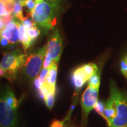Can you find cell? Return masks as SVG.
I'll return each instance as SVG.
<instances>
[{
    "mask_svg": "<svg viewBox=\"0 0 127 127\" xmlns=\"http://www.w3.org/2000/svg\"><path fill=\"white\" fill-rule=\"evenodd\" d=\"M54 61L52 60L50 54L47 51V52H46L45 58H44V60L43 68H50L51 66H52V64L54 63Z\"/></svg>",
    "mask_w": 127,
    "mask_h": 127,
    "instance_id": "obj_19",
    "label": "cell"
},
{
    "mask_svg": "<svg viewBox=\"0 0 127 127\" xmlns=\"http://www.w3.org/2000/svg\"><path fill=\"white\" fill-rule=\"evenodd\" d=\"M23 5L21 4L20 2H17V1H16L13 14H12V15L14 16V17H15V18L21 22H22V21H23L24 20V18H25V17L23 15Z\"/></svg>",
    "mask_w": 127,
    "mask_h": 127,
    "instance_id": "obj_13",
    "label": "cell"
},
{
    "mask_svg": "<svg viewBox=\"0 0 127 127\" xmlns=\"http://www.w3.org/2000/svg\"><path fill=\"white\" fill-rule=\"evenodd\" d=\"M71 78L73 85L77 90H80L87 81H89L90 79L81 66L77 68L73 71Z\"/></svg>",
    "mask_w": 127,
    "mask_h": 127,
    "instance_id": "obj_9",
    "label": "cell"
},
{
    "mask_svg": "<svg viewBox=\"0 0 127 127\" xmlns=\"http://www.w3.org/2000/svg\"><path fill=\"white\" fill-rule=\"evenodd\" d=\"M48 71H49V68H43L42 69H41V72L40 74H39L38 77L39 79H40L41 83H42V85L45 83L46 78H47L48 74Z\"/></svg>",
    "mask_w": 127,
    "mask_h": 127,
    "instance_id": "obj_21",
    "label": "cell"
},
{
    "mask_svg": "<svg viewBox=\"0 0 127 127\" xmlns=\"http://www.w3.org/2000/svg\"><path fill=\"white\" fill-rule=\"evenodd\" d=\"M81 68H82L85 74L88 76L89 78H90L94 74L97 72L98 71L97 66L94 63L87 64L81 66Z\"/></svg>",
    "mask_w": 127,
    "mask_h": 127,
    "instance_id": "obj_12",
    "label": "cell"
},
{
    "mask_svg": "<svg viewBox=\"0 0 127 127\" xmlns=\"http://www.w3.org/2000/svg\"><path fill=\"white\" fill-rule=\"evenodd\" d=\"M1 38H2V36H1V32L0 31V40H1Z\"/></svg>",
    "mask_w": 127,
    "mask_h": 127,
    "instance_id": "obj_33",
    "label": "cell"
},
{
    "mask_svg": "<svg viewBox=\"0 0 127 127\" xmlns=\"http://www.w3.org/2000/svg\"><path fill=\"white\" fill-rule=\"evenodd\" d=\"M19 39L20 42L23 45V48L24 51V52H26L30 48L34 43L35 41L32 40L30 36L28 35L27 33V29L25 27L24 25L21 22L19 24Z\"/></svg>",
    "mask_w": 127,
    "mask_h": 127,
    "instance_id": "obj_10",
    "label": "cell"
},
{
    "mask_svg": "<svg viewBox=\"0 0 127 127\" xmlns=\"http://www.w3.org/2000/svg\"><path fill=\"white\" fill-rule=\"evenodd\" d=\"M15 2L16 1L13 0V1L8 2L7 4H5L6 9H7L8 12L9 14H13L14 7H15Z\"/></svg>",
    "mask_w": 127,
    "mask_h": 127,
    "instance_id": "obj_23",
    "label": "cell"
},
{
    "mask_svg": "<svg viewBox=\"0 0 127 127\" xmlns=\"http://www.w3.org/2000/svg\"><path fill=\"white\" fill-rule=\"evenodd\" d=\"M47 45V51L52 60L57 63H59L63 52V39L57 28H55L49 36Z\"/></svg>",
    "mask_w": 127,
    "mask_h": 127,
    "instance_id": "obj_6",
    "label": "cell"
},
{
    "mask_svg": "<svg viewBox=\"0 0 127 127\" xmlns=\"http://www.w3.org/2000/svg\"><path fill=\"white\" fill-rule=\"evenodd\" d=\"M14 1H17V2H20L21 4H23V3L25 1H26V0H14Z\"/></svg>",
    "mask_w": 127,
    "mask_h": 127,
    "instance_id": "obj_32",
    "label": "cell"
},
{
    "mask_svg": "<svg viewBox=\"0 0 127 127\" xmlns=\"http://www.w3.org/2000/svg\"><path fill=\"white\" fill-rule=\"evenodd\" d=\"M100 85V74L98 72L95 73L89 79L88 85L94 87H99Z\"/></svg>",
    "mask_w": 127,
    "mask_h": 127,
    "instance_id": "obj_16",
    "label": "cell"
},
{
    "mask_svg": "<svg viewBox=\"0 0 127 127\" xmlns=\"http://www.w3.org/2000/svg\"><path fill=\"white\" fill-rule=\"evenodd\" d=\"M121 69L123 74L127 78V63L124 60L121 63Z\"/></svg>",
    "mask_w": 127,
    "mask_h": 127,
    "instance_id": "obj_27",
    "label": "cell"
},
{
    "mask_svg": "<svg viewBox=\"0 0 127 127\" xmlns=\"http://www.w3.org/2000/svg\"><path fill=\"white\" fill-rule=\"evenodd\" d=\"M35 4V2L33 1V0H26L22 5H23V7L26 8L28 14H30L32 11L34 9Z\"/></svg>",
    "mask_w": 127,
    "mask_h": 127,
    "instance_id": "obj_18",
    "label": "cell"
},
{
    "mask_svg": "<svg viewBox=\"0 0 127 127\" xmlns=\"http://www.w3.org/2000/svg\"><path fill=\"white\" fill-rule=\"evenodd\" d=\"M33 1H34L35 2H38V1H39V0H33Z\"/></svg>",
    "mask_w": 127,
    "mask_h": 127,
    "instance_id": "obj_35",
    "label": "cell"
},
{
    "mask_svg": "<svg viewBox=\"0 0 127 127\" xmlns=\"http://www.w3.org/2000/svg\"><path fill=\"white\" fill-rule=\"evenodd\" d=\"M26 55L20 50L4 52L0 65L5 72V77L9 80H14L18 71L24 65Z\"/></svg>",
    "mask_w": 127,
    "mask_h": 127,
    "instance_id": "obj_3",
    "label": "cell"
},
{
    "mask_svg": "<svg viewBox=\"0 0 127 127\" xmlns=\"http://www.w3.org/2000/svg\"><path fill=\"white\" fill-rule=\"evenodd\" d=\"M34 82L35 87L36 90H37V92H38V95H39L40 94L41 89V87H42V83H41L40 79H39L38 77H37L34 79Z\"/></svg>",
    "mask_w": 127,
    "mask_h": 127,
    "instance_id": "obj_24",
    "label": "cell"
},
{
    "mask_svg": "<svg viewBox=\"0 0 127 127\" xmlns=\"http://www.w3.org/2000/svg\"><path fill=\"white\" fill-rule=\"evenodd\" d=\"M35 3L30 16L36 26L47 34L50 30H54L57 24L60 13L59 4L51 3L46 0H39Z\"/></svg>",
    "mask_w": 127,
    "mask_h": 127,
    "instance_id": "obj_2",
    "label": "cell"
},
{
    "mask_svg": "<svg viewBox=\"0 0 127 127\" xmlns=\"http://www.w3.org/2000/svg\"><path fill=\"white\" fill-rule=\"evenodd\" d=\"M99 87L90 86L86 88L82 95L81 105L82 110L85 116L89 114L92 109L94 108L96 102H98Z\"/></svg>",
    "mask_w": 127,
    "mask_h": 127,
    "instance_id": "obj_7",
    "label": "cell"
},
{
    "mask_svg": "<svg viewBox=\"0 0 127 127\" xmlns=\"http://www.w3.org/2000/svg\"><path fill=\"white\" fill-rule=\"evenodd\" d=\"M1 18L2 23L6 26L8 24L12 21L14 20V18H15V17H14V16L12 14H8V15L4 16V17H1Z\"/></svg>",
    "mask_w": 127,
    "mask_h": 127,
    "instance_id": "obj_22",
    "label": "cell"
},
{
    "mask_svg": "<svg viewBox=\"0 0 127 127\" xmlns=\"http://www.w3.org/2000/svg\"><path fill=\"white\" fill-rule=\"evenodd\" d=\"M46 1H47L49 2L54 3V4H59L61 0H46Z\"/></svg>",
    "mask_w": 127,
    "mask_h": 127,
    "instance_id": "obj_29",
    "label": "cell"
},
{
    "mask_svg": "<svg viewBox=\"0 0 127 127\" xmlns=\"http://www.w3.org/2000/svg\"><path fill=\"white\" fill-rule=\"evenodd\" d=\"M55 91H50L44 98V100L48 108L52 109L53 107L55 101Z\"/></svg>",
    "mask_w": 127,
    "mask_h": 127,
    "instance_id": "obj_15",
    "label": "cell"
},
{
    "mask_svg": "<svg viewBox=\"0 0 127 127\" xmlns=\"http://www.w3.org/2000/svg\"><path fill=\"white\" fill-rule=\"evenodd\" d=\"M124 60H125V61L127 62V56L126 57H125V59H124Z\"/></svg>",
    "mask_w": 127,
    "mask_h": 127,
    "instance_id": "obj_34",
    "label": "cell"
},
{
    "mask_svg": "<svg viewBox=\"0 0 127 127\" xmlns=\"http://www.w3.org/2000/svg\"><path fill=\"white\" fill-rule=\"evenodd\" d=\"M20 23L18 20L14 18L12 21L6 25L1 32L2 37L7 38L11 46L17 45L20 42L18 27Z\"/></svg>",
    "mask_w": 127,
    "mask_h": 127,
    "instance_id": "obj_8",
    "label": "cell"
},
{
    "mask_svg": "<svg viewBox=\"0 0 127 127\" xmlns=\"http://www.w3.org/2000/svg\"><path fill=\"white\" fill-rule=\"evenodd\" d=\"M47 50V44L37 49L27 57L24 72L27 77L30 80H33L37 77L43 66L44 59Z\"/></svg>",
    "mask_w": 127,
    "mask_h": 127,
    "instance_id": "obj_4",
    "label": "cell"
},
{
    "mask_svg": "<svg viewBox=\"0 0 127 127\" xmlns=\"http://www.w3.org/2000/svg\"><path fill=\"white\" fill-rule=\"evenodd\" d=\"M103 118L109 127H127V95L113 82L110 85V94L105 104Z\"/></svg>",
    "mask_w": 127,
    "mask_h": 127,
    "instance_id": "obj_1",
    "label": "cell"
},
{
    "mask_svg": "<svg viewBox=\"0 0 127 127\" xmlns=\"http://www.w3.org/2000/svg\"><path fill=\"white\" fill-rule=\"evenodd\" d=\"M5 27V25L2 23V20H1V17H0V31L2 32V31L4 29Z\"/></svg>",
    "mask_w": 127,
    "mask_h": 127,
    "instance_id": "obj_28",
    "label": "cell"
},
{
    "mask_svg": "<svg viewBox=\"0 0 127 127\" xmlns=\"http://www.w3.org/2000/svg\"><path fill=\"white\" fill-rule=\"evenodd\" d=\"M57 71H58V63L54 62L52 66L49 68L48 74L45 83L48 87L54 90H55Z\"/></svg>",
    "mask_w": 127,
    "mask_h": 127,
    "instance_id": "obj_11",
    "label": "cell"
},
{
    "mask_svg": "<svg viewBox=\"0 0 127 127\" xmlns=\"http://www.w3.org/2000/svg\"><path fill=\"white\" fill-rule=\"evenodd\" d=\"M94 109L96 111V112L99 114L100 115L104 117V109H105V104L101 101H98L95 104Z\"/></svg>",
    "mask_w": 127,
    "mask_h": 127,
    "instance_id": "obj_20",
    "label": "cell"
},
{
    "mask_svg": "<svg viewBox=\"0 0 127 127\" xmlns=\"http://www.w3.org/2000/svg\"><path fill=\"white\" fill-rule=\"evenodd\" d=\"M27 33L32 40L35 41L36 39L40 35L41 31L37 26H35L30 29H27Z\"/></svg>",
    "mask_w": 127,
    "mask_h": 127,
    "instance_id": "obj_14",
    "label": "cell"
},
{
    "mask_svg": "<svg viewBox=\"0 0 127 127\" xmlns=\"http://www.w3.org/2000/svg\"><path fill=\"white\" fill-rule=\"evenodd\" d=\"M9 14L6 9L5 4L0 2V17H4Z\"/></svg>",
    "mask_w": 127,
    "mask_h": 127,
    "instance_id": "obj_26",
    "label": "cell"
},
{
    "mask_svg": "<svg viewBox=\"0 0 127 127\" xmlns=\"http://www.w3.org/2000/svg\"><path fill=\"white\" fill-rule=\"evenodd\" d=\"M21 23L24 25L26 29H30V28H31L35 26H36V24L32 20L30 14H28L27 17H25V18L22 21Z\"/></svg>",
    "mask_w": 127,
    "mask_h": 127,
    "instance_id": "obj_17",
    "label": "cell"
},
{
    "mask_svg": "<svg viewBox=\"0 0 127 127\" xmlns=\"http://www.w3.org/2000/svg\"><path fill=\"white\" fill-rule=\"evenodd\" d=\"M2 77H5V72L3 70L2 68H1V65H0V78Z\"/></svg>",
    "mask_w": 127,
    "mask_h": 127,
    "instance_id": "obj_30",
    "label": "cell"
},
{
    "mask_svg": "<svg viewBox=\"0 0 127 127\" xmlns=\"http://www.w3.org/2000/svg\"><path fill=\"white\" fill-rule=\"evenodd\" d=\"M13 1V0H0V2L3 3V4H7L8 2H11V1Z\"/></svg>",
    "mask_w": 127,
    "mask_h": 127,
    "instance_id": "obj_31",
    "label": "cell"
},
{
    "mask_svg": "<svg viewBox=\"0 0 127 127\" xmlns=\"http://www.w3.org/2000/svg\"><path fill=\"white\" fill-rule=\"evenodd\" d=\"M17 109L8 104L2 90H0V127H17L18 124Z\"/></svg>",
    "mask_w": 127,
    "mask_h": 127,
    "instance_id": "obj_5",
    "label": "cell"
},
{
    "mask_svg": "<svg viewBox=\"0 0 127 127\" xmlns=\"http://www.w3.org/2000/svg\"><path fill=\"white\" fill-rule=\"evenodd\" d=\"M0 45L3 48H9L12 47L11 44H9V41L4 37L1 38V40H0Z\"/></svg>",
    "mask_w": 127,
    "mask_h": 127,
    "instance_id": "obj_25",
    "label": "cell"
}]
</instances>
